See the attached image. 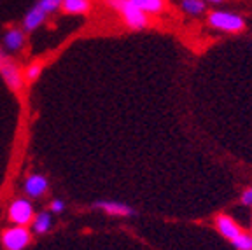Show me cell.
I'll use <instances>...</instances> for the list:
<instances>
[{
    "label": "cell",
    "instance_id": "cell-1",
    "mask_svg": "<svg viewBox=\"0 0 252 250\" xmlns=\"http://www.w3.org/2000/svg\"><path fill=\"white\" fill-rule=\"evenodd\" d=\"M0 77L5 82V86L16 94V98L23 102L27 93V84L23 79V66L16 62L4 47L0 46Z\"/></svg>",
    "mask_w": 252,
    "mask_h": 250
},
{
    "label": "cell",
    "instance_id": "cell-2",
    "mask_svg": "<svg viewBox=\"0 0 252 250\" xmlns=\"http://www.w3.org/2000/svg\"><path fill=\"white\" fill-rule=\"evenodd\" d=\"M105 4L114 12H118L123 23L130 30L138 31L151 27V16H147L144 11H140L131 0H105Z\"/></svg>",
    "mask_w": 252,
    "mask_h": 250
},
{
    "label": "cell",
    "instance_id": "cell-3",
    "mask_svg": "<svg viewBox=\"0 0 252 250\" xmlns=\"http://www.w3.org/2000/svg\"><path fill=\"white\" fill-rule=\"evenodd\" d=\"M32 243L28 226H11L0 233V245L4 250H25Z\"/></svg>",
    "mask_w": 252,
    "mask_h": 250
},
{
    "label": "cell",
    "instance_id": "cell-4",
    "mask_svg": "<svg viewBox=\"0 0 252 250\" xmlns=\"http://www.w3.org/2000/svg\"><path fill=\"white\" fill-rule=\"evenodd\" d=\"M209 25L216 30L238 33L245 28V20L240 14L229 11H212L209 12Z\"/></svg>",
    "mask_w": 252,
    "mask_h": 250
},
{
    "label": "cell",
    "instance_id": "cell-5",
    "mask_svg": "<svg viewBox=\"0 0 252 250\" xmlns=\"http://www.w3.org/2000/svg\"><path fill=\"white\" fill-rule=\"evenodd\" d=\"M33 215L35 210L28 198H16L7 208V220L12 226H30Z\"/></svg>",
    "mask_w": 252,
    "mask_h": 250
},
{
    "label": "cell",
    "instance_id": "cell-6",
    "mask_svg": "<svg viewBox=\"0 0 252 250\" xmlns=\"http://www.w3.org/2000/svg\"><path fill=\"white\" fill-rule=\"evenodd\" d=\"M88 208L93 212H102L105 215H112V217H133V215H137V210L133 207L121 203V201H110V199L93 201Z\"/></svg>",
    "mask_w": 252,
    "mask_h": 250
},
{
    "label": "cell",
    "instance_id": "cell-7",
    "mask_svg": "<svg viewBox=\"0 0 252 250\" xmlns=\"http://www.w3.org/2000/svg\"><path fill=\"white\" fill-rule=\"evenodd\" d=\"M0 46L4 47L9 55H16V53H21L27 46V33L21 27H7L2 33V44Z\"/></svg>",
    "mask_w": 252,
    "mask_h": 250
},
{
    "label": "cell",
    "instance_id": "cell-8",
    "mask_svg": "<svg viewBox=\"0 0 252 250\" xmlns=\"http://www.w3.org/2000/svg\"><path fill=\"white\" fill-rule=\"evenodd\" d=\"M49 179L42 173H30L23 182V192L28 199H42L49 192Z\"/></svg>",
    "mask_w": 252,
    "mask_h": 250
},
{
    "label": "cell",
    "instance_id": "cell-9",
    "mask_svg": "<svg viewBox=\"0 0 252 250\" xmlns=\"http://www.w3.org/2000/svg\"><path fill=\"white\" fill-rule=\"evenodd\" d=\"M49 16L42 11L37 4H33L23 16V21H21V28L25 30V33H33L35 30H39L44 23L47 21Z\"/></svg>",
    "mask_w": 252,
    "mask_h": 250
},
{
    "label": "cell",
    "instance_id": "cell-10",
    "mask_svg": "<svg viewBox=\"0 0 252 250\" xmlns=\"http://www.w3.org/2000/svg\"><path fill=\"white\" fill-rule=\"evenodd\" d=\"M216 227L220 235L224 236L226 240H229V242L235 240L236 236L242 233V227L238 226V224H236L229 215H224V214H220L216 217Z\"/></svg>",
    "mask_w": 252,
    "mask_h": 250
},
{
    "label": "cell",
    "instance_id": "cell-11",
    "mask_svg": "<svg viewBox=\"0 0 252 250\" xmlns=\"http://www.w3.org/2000/svg\"><path fill=\"white\" fill-rule=\"evenodd\" d=\"M93 0H62L60 11L68 16H86L91 12Z\"/></svg>",
    "mask_w": 252,
    "mask_h": 250
},
{
    "label": "cell",
    "instance_id": "cell-12",
    "mask_svg": "<svg viewBox=\"0 0 252 250\" xmlns=\"http://www.w3.org/2000/svg\"><path fill=\"white\" fill-rule=\"evenodd\" d=\"M32 226V231L35 233V235H46L49 233L53 227V214L49 210H42V212H37L33 215V219L30 222Z\"/></svg>",
    "mask_w": 252,
    "mask_h": 250
},
{
    "label": "cell",
    "instance_id": "cell-13",
    "mask_svg": "<svg viewBox=\"0 0 252 250\" xmlns=\"http://www.w3.org/2000/svg\"><path fill=\"white\" fill-rule=\"evenodd\" d=\"M140 11H144L147 16H159L166 11V0H131Z\"/></svg>",
    "mask_w": 252,
    "mask_h": 250
},
{
    "label": "cell",
    "instance_id": "cell-14",
    "mask_svg": "<svg viewBox=\"0 0 252 250\" xmlns=\"http://www.w3.org/2000/svg\"><path fill=\"white\" fill-rule=\"evenodd\" d=\"M44 65H46V63H44L42 60H33V62L28 63V65L25 66L23 79H25L27 88L32 86V84H35V82L39 81L40 75H42V72H44Z\"/></svg>",
    "mask_w": 252,
    "mask_h": 250
},
{
    "label": "cell",
    "instance_id": "cell-15",
    "mask_svg": "<svg viewBox=\"0 0 252 250\" xmlns=\"http://www.w3.org/2000/svg\"><path fill=\"white\" fill-rule=\"evenodd\" d=\"M179 5H181V11L184 12V14L193 16V18L201 16L207 11V2H205V0H181Z\"/></svg>",
    "mask_w": 252,
    "mask_h": 250
},
{
    "label": "cell",
    "instance_id": "cell-16",
    "mask_svg": "<svg viewBox=\"0 0 252 250\" xmlns=\"http://www.w3.org/2000/svg\"><path fill=\"white\" fill-rule=\"evenodd\" d=\"M231 243L236 250H252V235L242 231L235 240H231Z\"/></svg>",
    "mask_w": 252,
    "mask_h": 250
},
{
    "label": "cell",
    "instance_id": "cell-17",
    "mask_svg": "<svg viewBox=\"0 0 252 250\" xmlns=\"http://www.w3.org/2000/svg\"><path fill=\"white\" fill-rule=\"evenodd\" d=\"M37 5H39L47 16H51L60 11V7H62V0H37Z\"/></svg>",
    "mask_w": 252,
    "mask_h": 250
},
{
    "label": "cell",
    "instance_id": "cell-18",
    "mask_svg": "<svg viewBox=\"0 0 252 250\" xmlns=\"http://www.w3.org/2000/svg\"><path fill=\"white\" fill-rule=\"evenodd\" d=\"M47 210L51 212V214H56V215L63 214V212H65V201H63V199H60V198L51 199V201H49V207H47Z\"/></svg>",
    "mask_w": 252,
    "mask_h": 250
},
{
    "label": "cell",
    "instance_id": "cell-19",
    "mask_svg": "<svg viewBox=\"0 0 252 250\" xmlns=\"http://www.w3.org/2000/svg\"><path fill=\"white\" fill-rule=\"evenodd\" d=\"M242 203L247 205V207H252V188H247L242 194Z\"/></svg>",
    "mask_w": 252,
    "mask_h": 250
},
{
    "label": "cell",
    "instance_id": "cell-20",
    "mask_svg": "<svg viewBox=\"0 0 252 250\" xmlns=\"http://www.w3.org/2000/svg\"><path fill=\"white\" fill-rule=\"evenodd\" d=\"M205 2H210V4H220V2H224V0H205Z\"/></svg>",
    "mask_w": 252,
    "mask_h": 250
}]
</instances>
